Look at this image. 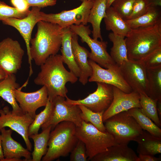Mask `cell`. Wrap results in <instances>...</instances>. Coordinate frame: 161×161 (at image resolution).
<instances>
[{"label":"cell","mask_w":161,"mask_h":161,"mask_svg":"<svg viewBox=\"0 0 161 161\" xmlns=\"http://www.w3.org/2000/svg\"><path fill=\"white\" fill-rule=\"evenodd\" d=\"M63 63L61 55L50 56L40 66L41 71L34 80L35 84L46 87L51 102L58 96L66 97L68 90L66 84L74 83L78 80L72 72L66 69Z\"/></svg>","instance_id":"6da1fadb"},{"label":"cell","mask_w":161,"mask_h":161,"mask_svg":"<svg viewBox=\"0 0 161 161\" xmlns=\"http://www.w3.org/2000/svg\"><path fill=\"white\" fill-rule=\"evenodd\" d=\"M37 30L30 41L31 58L35 64L41 66L50 56L57 54L61 46L63 28L57 24L40 21Z\"/></svg>","instance_id":"7a4b0ae2"},{"label":"cell","mask_w":161,"mask_h":161,"mask_svg":"<svg viewBox=\"0 0 161 161\" xmlns=\"http://www.w3.org/2000/svg\"><path fill=\"white\" fill-rule=\"evenodd\" d=\"M125 40L129 60L142 61L161 47V21L153 25L132 29Z\"/></svg>","instance_id":"3957f363"},{"label":"cell","mask_w":161,"mask_h":161,"mask_svg":"<svg viewBox=\"0 0 161 161\" xmlns=\"http://www.w3.org/2000/svg\"><path fill=\"white\" fill-rule=\"evenodd\" d=\"M76 127L74 123L68 121L61 122L56 126L50 132L47 150L42 160L52 161L67 156L79 140L75 135Z\"/></svg>","instance_id":"277c9868"},{"label":"cell","mask_w":161,"mask_h":161,"mask_svg":"<svg viewBox=\"0 0 161 161\" xmlns=\"http://www.w3.org/2000/svg\"><path fill=\"white\" fill-rule=\"evenodd\" d=\"M75 135L85 144L88 160L118 144L110 134L101 131L90 123L83 120L81 126H76Z\"/></svg>","instance_id":"5b68a950"},{"label":"cell","mask_w":161,"mask_h":161,"mask_svg":"<svg viewBox=\"0 0 161 161\" xmlns=\"http://www.w3.org/2000/svg\"><path fill=\"white\" fill-rule=\"evenodd\" d=\"M104 122L106 131L112 135L118 144H128L131 141H135L143 131L127 111L116 114Z\"/></svg>","instance_id":"8992f818"},{"label":"cell","mask_w":161,"mask_h":161,"mask_svg":"<svg viewBox=\"0 0 161 161\" xmlns=\"http://www.w3.org/2000/svg\"><path fill=\"white\" fill-rule=\"evenodd\" d=\"M69 27L74 33L80 37L81 42L86 43L91 49L88 57L89 59L106 69L116 64L107 51V42L91 38L89 26L81 24L72 25Z\"/></svg>","instance_id":"52a82bcc"},{"label":"cell","mask_w":161,"mask_h":161,"mask_svg":"<svg viewBox=\"0 0 161 161\" xmlns=\"http://www.w3.org/2000/svg\"><path fill=\"white\" fill-rule=\"evenodd\" d=\"M94 0L83 2L78 7L68 10H63L57 13L47 14L40 11L41 21L57 24L62 28L75 24L86 25L90 10Z\"/></svg>","instance_id":"ba28073f"},{"label":"cell","mask_w":161,"mask_h":161,"mask_svg":"<svg viewBox=\"0 0 161 161\" xmlns=\"http://www.w3.org/2000/svg\"><path fill=\"white\" fill-rule=\"evenodd\" d=\"M65 98L58 96L52 101V110L48 119L41 126L42 130L50 126L53 129L58 124L64 121L72 122L76 126H81L83 120L78 105L66 103Z\"/></svg>","instance_id":"9c48e42d"},{"label":"cell","mask_w":161,"mask_h":161,"mask_svg":"<svg viewBox=\"0 0 161 161\" xmlns=\"http://www.w3.org/2000/svg\"><path fill=\"white\" fill-rule=\"evenodd\" d=\"M97 83L96 91L84 98L75 100L67 97L66 102L72 105H83L95 112H104L109 107L113 100V86L100 82Z\"/></svg>","instance_id":"30bf717a"},{"label":"cell","mask_w":161,"mask_h":161,"mask_svg":"<svg viewBox=\"0 0 161 161\" xmlns=\"http://www.w3.org/2000/svg\"><path fill=\"white\" fill-rule=\"evenodd\" d=\"M24 54L18 41L8 37L0 42V67L6 75L15 74L21 69Z\"/></svg>","instance_id":"8fae6325"},{"label":"cell","mask_w":161,"mask_h":161,"mask_svg":"<svg viewBox=\"0 0 161 161\" xmlns=\"http://www.w3.org/2000/svg\"><path fill=\"white\" fill-rule=\"evenodd\" d=\"M41 8L32 7L27 16L23 18H8L3 19V23L13 27L17 29L23 38L26 45L27 53L29 64V76L32 74V61L30 54V41L33 28L38 22L41 20L40 13Z\"/></svg>","instance_id":"7c38bea8"},{"label":"cell","mask_w":161,"mask_h":161,"mask_svg":"<svg viewBox=\"0 0 161 161\" xmlns=\"http://www.w3.org/2000/svg\"><path fill=\"white\" fill-rule=\"evenodd\" d=\"M88 61L92 69V75L88 79L89 82L110 85L126 93L133 91L124 79L119 66L116 64L112 65L108 69H104L90 59H89Z\"/></svg>","instance_id":"4fadbf2b"},{"label":"cell","mask_w":161,"mask_h":161,"mask_svg":"<svg viewBox=\"0 0 161 161\" xmlns=\"http://www.w3.org/2000/svg\"><path fill=\"white\" fill-rule=\"evenodd\" d=\"M119 67L124 79L133 91L147 95L146 68L142 61L129 60Z\"/></svg>","instance_id":"5bb4252c"},{"label":"cell","mask_w":161,"mask_h":161,"mask_svg":"<svg viewBox=\"0 0 161 161\" xmlns=\"http://www.w3.org/2000/svg\"><path fill=\"white\" fill-rule=\"evenodd\" d=\"M34 119L27 113L22 115L14 114L7 106L0 109V129L8 127L16 132L22 136L27 148L30 151L32 150V145L29 139L28 131L29 126Z\"/></svg>","instance_id":"9a60e30c"},{"label":"cell","mask_w":161,"mask_h":161,"mask_svg":"<svg viewBox=\"0 0 161 161\" xmlns=\"http://www.w3.org/2000/svg\"><path fill=\"white\" fill-rule=\"evenodd\" d=\"M14 94L23 113L28 114L34 119L37 110L45 106L48 100L47 91L45 86L32 92H22L20 88L14 90Z\"/></svg>","instance_id":"2e32d148"},{"label":"cell","mask_w":161,"mask_h":161,"mask_svg":"<svg viewBox=\"0 0 161 161\" xmlns=\"http://www.w3.org/2000/svg\"><path fill=\"white\" fill-rule=\"evenodd\" d=\"M113 100L109 107L103 113V122L119 113L127 111L133 108H141L138 93L133 91L130 93H126L113 86Z\"/></svg>","instance_id":"e0dca14e"},{"label":"cell","mask_w":161,"mask_h":161,"mask_svg":"<svg viewBox=\"0 0 161 161\" xmlns=\"http://www.w3.org/2000/svg\"><path fill=\"white\" fill-rule=\"evenodd\" d=\"M13 130H6L5 127L1 129L2 146L4 159L3 161H21L24 157V161H32L31 153L19 143L12 137Z\"/></svg>","instance_id":"ac0fdd59"},{"label":"cell","mask_w":161,"mask_h":161,"mask_svg":"<svg viewBox=\"0 0 161 161\" xmlns=\"http://www.w3.org/2000/svg\"><path fill=\"white\" fill-rule=\"evenodd\" d=\"M71 44L74 60L80 72L79 80L84 85L87 83L89 78L92 74V69L88 59L90 52L79 44L78 35L73 32Z\"/></svg>","instance_id":"d6986e66"},{"label":"cell","mask_w":161,"mask_h":161,"mask_svg":"<svg viewBox=\"0 0 161 161\" xmlns=\"http://www.w3.org/2000/svg\"><path fill=\"white\" fill-rule=\"evenodd\" d=\"M128 144H118L92 158V161H138V157Z\"/></svg>","instance_id":"ffe728a7"},{"label":"cell","mask_w":161,"mask_h":161,"mask_svg":"<svg viewBox=\"0 0 161 161\" xmlns=\"http://www.w3.org/2000/svg\"><path fill=\"white\" fill-rule=\"evenodd\" d=\"M20 88L19 84L16 82L14 74L6 75L3 79L0 80V96L10 104L12 108V112L22 115L23 113L15 97L14 91Z\"/></svg>","instance_id":"44dd1931"},{"label":"cell","mask_w":161,"mask_h":161,"mask_svg":"<svg viewBox=\"0 0 161 161\" xmlns=\"http://www.w3.org/2000/svg\"><path fill=\"white\" fill-rule=\"evenodd\" d=\"M106 17L104 18L106 29L124 38L128 36L132 29L112 6L106 8Z\"/></svg>","instance_id":"7402d4cb"},{"label":"cell","mask_w":161,"mask_h":161,"mask_svg":"<svg viewBox=\"0 0 161 161\" xmlns=\"http://www.w3.org/2000/svg\"><path fill=\"white\" fill-rule=\"evenodd\" d=\"M73 33L69 27L63 28L61 51L63 63L67 65L70 71L78 78L80 76V72L73 54L71 44Z\"/></svg>","instance_id":"603a6c76"},{"label":"cell","mask_w":161,"mask_h":161,"mask_svg":"<svg viewBox=\"0 0 161 161\" xmlns=\"http://www.w3.org/2000/svg\"><path fill=\"white\" fill-rule=\"evenodd\" d=\"M106 0H94L93 4L89 14L88 23L92 27L93 38L103 41L101 35L100 24L103 18L106 17Z\"/></svg>","instance_id":"cb8c5ba5"},{"label":"cell","mask_w":161,"mask_h":161,"mask_svg":"<svg viewBox=\"0 0 161 161\" xmlns=\"http://www.w3.org/2000/svg\"><path fill=\"white\" fill-rule=\"evenodd\" d=\"M139 154L154 156L161 153V138L155 137L144 130L136 139Z\"/></svg>","instance_id":"d4e9b609"},{"label":"cell","mask_w":161,"mask_h":161,"mask_svg":"<svg viewBox=\"0 0 161 161\" xmlns=\"http://www.w3.org/2000/svg\"><path fill=\"white\" fill-rule=\"evenodd\" d=\"M52 129V127L50 126L42 130L41 133L32 134L29 137L34 142V150L31 154L32 161H40L46 153Z\"/></svg>","instance_id":"484cf974"},{"label":"cell","mask_w":161,"mask_h":161,"mask_svg":"<svg viewBox=\"0 0 161 161\" xmlns=\"http://www.w3.org/2000/svg\"><path fill=\"white\" fill-rule=\"evenodd\" d=\"M131 29L154 25L161 21L160 7L150 6L145 14L137 18L126 20Z\"/></svg>","instance_id":"4316f807"},{"label":"cell","mask_w":161,"mask_h":161,"mask_svg":"<svg viewBox=\"0 0 161 161\" xmlns=\"http://www.w3.org/2000/svg\"><path fill=\"white\" fill-rule=\"evenodd\" d=\"M108 37L113 44L111 49L110 55L115 64L119 66L129 61L125 38L113 32L109 33Z\"/></svg>","instance_id":"83f0119b"},{"label":"cell","mask_w":161,"mask_h":161,"mask_svg":"<svg viewBox=\"0 0 161 161\" xmlns=\"http://www.w3.org/2000/svg\"><path fill=\"white\" fill-rule=\"evenodd\" d=\"M147 95L157 101L161 100V65L146 68Z\"/></svg>","instance_id":"f1b7e54d"},{"label":"cell","mask_w":161,"mask_h":161,"mask_svg":"<svg viewBox=\"0 0 161 161\" xmlns=\"http://www.w3.org/2000/svg\"><path fill=\"white\" fill-rule=\"evenodd\" d=\"M127 112L135 119L143 130L155 137L161 138V129L143 113L140 108H133Z\"/></svg>","instance_id":"f546056e"},{"label":"cell","mask_w":161,"mask_h":161,"mask_svg":"<svg viewBox=\"0 0 161 161\" xmlns=\"http://www.w3.org/2000/svg\"><path fill=\"white\" fill-rule=\"evenodd\" d=\"M139 94L140 108L142 112L157 126L161 127V121L159 117L157 109V101L145 94Z\"/></svg>","instance_id":"4dcf8cb0"},{"label":"cell","mask_w":161,"mask_h":161,"mask_svg":"<svg viewBox=\"0 0 161 161\" xmlns=\"http://www.w3.org/2000/svg\"><path fill=\"white\" fill-rule=\"evenodd\" d=\"M81 110L80 117L86 123H90L100 131H106L103 120L104 112H95L83 105H78Z\"/></svg>","instance_id":"1f68e13d"},{"label":"cell","mask_w":161,"mask_h":161,"mask_svg":"<svg viewBox=\"0 0 161 161\" xmlns=\"http://www.w3.org/2000/svg\"><path fill=\"white\" fill-rule=\"evenodd\" d=\"M52 102L48 100L43 110L39 114H36L33 121L28 128L29 137L32 134L38 133L41 126L49 117L52 110Z\"/></svg>","instance_id":"d6a6232c"},{"label":"cell","mask_w":161,"mask_h":161,"mask_svg":"<svg viewBox=\"0 0 161 161\" xmlns=\"http://www.w3.org/2000/svg\"><path fill=\"white\" fill-rule=\"evenodd\" d=\"M135 0H114L111 6L125 20H127L130 15Z\"/></svg>","instance_id":"836d02e7"},{"label":"cell","mask_w":161,"mask_h":161,"mask_svg":"<svg viewBox=\"0 0 161 161\" xmlns=\"http://www.w3.org/2000/svg\"><path fill=\"white\" fill-rule=\"evenodd\" d=\"M30 11L21 12L16 8L10 7L4 2L0 1V21L8 18H23L27 16Z\"/></svg>","instance_id":"e575fe53"},{"label":"cell","mask_w":161,"mask_h":161,"mask_svg":"<svg viewBox=\"0 0 161 161\" xmlns=\"http://www.w3.org/2000/svg\"><path fill=\"white\" fill-rule=\"evenodd\" d=\"M71 161H86L88 160L86 149L84 143L79 140L76 145L71 152Z\"/></svg>","instance_id":"d590c367"},{"label":"cell","mask_w":161,"mask_h":161,"mask_svg":"<svg viewBox=\"0 0 161 161\" xmlns=\"http://www.w3.org/2000/svg\"><path fill=\"white\" fill-rule=\"evenodd\" d=\"M150 6L147 0H135L131 13L127 20L134 19L142 16L146 13Z\"/></svg>","instance_id":"8d00e7d4"},{"label":"cell","mask_w":161,"mask_h":161,"mask_svg":"<svg viewBox=\"0 0 161 161\" xmlns=\"http://www.w3.org/2000/svg\"><path fill=\"white\" fill-rule=\"evenodd\" d=\"M142 61L146 68L161 65V47L152 52Z\"/></svg>","instance_id":"74e56055"},{"label":"cell","mask_w":161,"mask_h":161,"mask_svg":"<svg viewBox=\"0 0 161 161\" xmlns=\"http://www.w3.org/2000/svg\"><path fill=\"white\" fill-rule=\"evenodd\" d=\"M29 7H37L41 8L55 5L56 0H25Z\"/></svg>","instance_id":"f35d334b"},{"label":"cell","mask_w":161,"mask_h":161,"mask_svg":"<svg viewBox=\"0 0 161 161\" xmlns=\"http://www.w3.org/2000/svg\"><path fill=\"white\" fill-rule=\"evenodd\" d=\"M10 2L19 11L25 12H29L30 7L25 0H10Z\"/></svg>","instance_id":"ab89813d"},{"label":"cell","mask_w":161,"mask_h":161,"mask_svg":"<svg viewBox=\"0 0 161 161\" xmlns=\"http://www.w3.org/2000/svg\"><path fill=\"white\" fill-rule=\"evenodd\" d=\"M138 161H160L161 157H155L154 156L139 154Z\"/></svg>","instance_id":"60d3db41"},{"label":"cell","mask_w":161,"mask_h":161,"mask_svg":"<svg viewBox=\"0 0 161 161\" xmlns=\"http://www.w3.org/2000/svg\"><path fill=\"white\" fill-rule=\"evenodd\" d=\"M150 6L160 7L161 0H147Z\"/></svg>","instance_id":"b9f144b4"},{"label":"cell","mask_w":161,"mask_h":161,"mask_svg":"<svg viewBox=\"0 0 161 161\" xmlns=\"http://www.w3.org/2000/svg\"><path fill=\"white\" fill-rule=\"evenodd\" d=\"M157 109L159 117L161 121V100L157 101Z\"/></svg>","instance_id":"7bdbcfd3"},{"label":"cell","mask_w":161,"mask_h":161,"mask_svg":"<svg viewBox=\"0 0 161 161\" xmlns=\"http://www.w3.org/2000/svg\"><path fill=\"white\" fill-rule=\"evenodd\" d=\"M4 159L2 146V139L0 129V161H3Z\"/></svg>","instance_id":"ee69618b"},{"label":"cell","mask_w":161,"mask_h":161,"mask_svg":"<svg viewBox=\"0 0 161 161\" xmlns=\"http://www.w3.org/2000/svg\"><path fill=\"white\" fill-rule=\"evenodd\" d=\"M6 75L4 71L0 67V80L4 79Z\"/></svg>","instance_id":"f6af8a7d"},{"label":"cell","mask_w":161,"mask_h":161,"mask_svg":"<svg viewBox=\"0 0 161 161\" xmlns=\"http://www.w3.org/2000/svg\"><path fill=\"white\" fill-rule=\"evenodd\" d=\"M114 0H106V8L110 7Z\"/></svg>","instance_id":"bcb514c9"},{"label":"cell","mask_w":161,"mask_h":161,"mask_svg":"<svg viewBox=\"0 0 161 161\" xmlns=\"http://www.w3.org/2000/svg\"><path fill=\"white\" fill-rule=\"evenodd\" d=\"M82 2L84 1H92L94 0H80Z\"/></svg>","instance_id":"7dc6e473"}]
</instances>
